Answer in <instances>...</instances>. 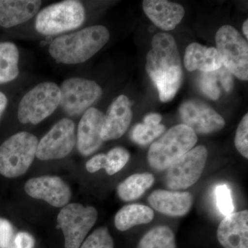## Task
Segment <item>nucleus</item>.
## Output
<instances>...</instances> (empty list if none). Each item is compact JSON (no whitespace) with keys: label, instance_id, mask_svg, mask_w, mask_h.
<instances>
[{"label":"nucleus","instance_id":"c85d7f7f","mask_svg":"<svg viewBox=\"0 0 248 248\" xmlns=\"http://www.w3.org/2000/svg\"><path fill=\"white\" fill-rule=\"evenodd\" d=\"M217 205L218 210L225 217L234 213V206L232 198L231 191L225 184L217 186L215 190Z\"/></svg>","mask_w":248,"mask_h":248},{"label":"nucleus","instance_id":"c756f323","mask_svg":"<svg viewBox=\"0 0 248 248\" xmlns=\"http://www.w3.org/2000/svg\"><path fill=\"white\" fill-rule=\"evenodd\" d=\"M236 150L244 157L248 158V115L243 117L236 130L234 138Z\"/></svg>","mask_w":248,"mask_h":248},{"label":"nucleus","instance_id":"a878e982","mask_svg":"<svg viewBox=\"0 0 248 248\" xmlns=\"http://www.w3.org/2000/svg\"><path fill=\"white\" fill-rule=\"evenodd\" d=\"M130 153L123 147H115L106 154L105 170L113 175L125 167L130 159Z\"/></svg>","mask_w":248,"mask_h":248},{"label":"nucleus","instance_id":"f8f14e48","mask_svg":"<svg viewBox=\"0 0 248 248\" xmlns=\"http://www.w3.org/2000/svg\"><path fill=\"white\" fill-rule=\"evenodd\" d=\"M183 124L196 134H209L224 128V119L208 104L197 100H188L179 108Z\"/></svg>","mask_w":248,"mask_h":248},{"label":"nucleus","instance_id":"4468645a","mask_svg":"<svg viewBox=\"0 0 248 248\" xmlns=\"http://www.w3.org/2000/svg\"><path fill=\"white\" fill-rule=\"evenodd\" d=\"M104 113L94 107L90 108L83 114L78 124L76 145L80 154L89 156L102 146L101 137Z\"/></svg>","mask_w":248,"mask_h":248},{"label":"nucleus","instance_id":"1a4fd4ad","mask_svg":"<svg viewBox=\"0 0 248 248\" xmlns=\"http://www.w3.org/2000/svg\"><path fill=\"white\" fill-rule=\"evenodd\" d=\"M208 150L204 146L194 147L174 161L166 170L165 182L170 190H186L202 177L207 159Z\"/></svg>","mask_w":248,"mask_h":248},{"label":"nucleus","instance_id":"f257e3e1","mask_svg":"<svg viewBox=\"0 0 248 248\" xmlns=\"http://www.w3.org/2000/svg\"><path fill=\"white\" fill-rule=\"evenodd\" d=\"M152 49L147 54L146 68L156 86L160 100H172L183 81L180 55L175 40L166 32H158L153 37Z\"/></svg>","mask_w":248,"mask_h":248},{"label":"nucleus","instance_id":"f03ea898","mask_svg":"<svg viewBox=\"0 0 248 248\" xmlns=\"http://www.w3.org/2000/svg\"><path fill=\"white\" fill-rule=\"evenodd\" d=\"M110 32L104 26L94 25L59 36L49 46L50 56L59 63L73 65L84 63L108 42Z\"/></svg>","mask_w":248,"mask_h":248},{"label":"nucleus","instance_id":"b1692460","mask_svg":"<svg viewBox=\"0 0 248 248\" xmlns=\"http://www.w3.org/2000/svg\"><path fill=\"white\" fill-rule=\"evenodd\" d=\"M162 117L158 113H150L144 117L143 124L134 127L131 138L134 142L141 146H146L155 141L164 133L166 127L160 122Z\"/></svg>","mask_w":248,"mask_h":248},{"label":"nucleus","instance_id":"473e14b6","mask_svg":"<svg viewBox=\"0 0 248 248\" xmlns=\"http://www.w3.org/2000/svg\"><path fill=\"white\" fill-rule=\"evenodd\" d=\"M106 154H97L93 156L87 161L86 164V169L88 172L94 173L100 170L101 169H105Z\"/></svg>","mask_w":248,"mask_h":248},{"label":"nucleus","instance_id":"0eeeda50","mask_svg":"<svg viewBox=\"0 0 248 248\" xmlns=\"http://www.w3.org/2000/svg\"><path fill=\"white\" fill-rule=\"evenodd\" d=\"M217 50L223 66L232 75L244 81L248 79V42L239 31L230 25H224L217 31Z\"/></svg>","mask_w":248,"mask_h":248},{"label":"nucleus","instance_id":"393cba45","mask_svg":"<svg viewBox=\"0 0 248 248\" xmlns=\"http://www.w3.org/2000/svg\"><path fill=\"white\" fill-rule=\"evenodd\" d=\"M138 248H177L175 236L169 226H155L142 236Z\"/></svg>","mask_w":248,"mask_h":248},{"label":"nucleus","instance_id":"dca6fc26","mask_svg":"<svg viewBox=\"0 0 248 248\" xmlns=\"http://www.w3.org/2000/svg\"><path fill=\"white\" fill-rule=\"evenodd\" d=\"M217 239L224 248H248V211L233 213L222 220Z\"/></svg>","mask_w":248,"mask_h":248},{"label":"nucleus","instance_id":"5701e85b","mask_svg":"<svg viewBox=\"0 0 248 248\" xmlns=\"http://www.w3.org/2000/svg\"><path fill=\"white\" fill-rule=\"evenodd\" d=\"M19 53L12 42H0V84L14 81L19 74Z\"/></svg>","mask_w":248,"mask_h":248},{"label":"nucleus","instance_id":"7c9ffc66","mask_svg":"<svg viewBox=\"0 0 248 248\" xmlns=\"http://www.w3.org/2000/svg\"><path fill=\"white\" fill-rule=\"evenodd\" d=\"M12 223L7 219L0 218V248H10L14 239Z\"/></svg>","mask_w":248,"mask_h":248},{"label":"nucleus","instance_id":"e433bc0d","mask_svg":"<svg viewBox=\"0 0 248 248\" xmlns=\"http://www.w3.org/2000/svg\"><path fill=\"white\" fill-rule=\"evenodd\" d=\"M15 248L14 247V246H11V248Z\"/></svg>","mask_w":248,"mask_h":248},{"label":"nucleus","instance_id":"9d476101","mask_svg":"<svg viewBox=\"0 0 248 248\" xmlns=\"http://www.w3.org/2000/svg\"><path fill=\"white\" fill-rule=\"evenodd\" d=\"M60 89V106L69 116L84 113L102 95V89L99 84L93 80L84 78L65 79Z\"/></svg>","mask_w":248,"mask_h":248},{"label":"nucleus","instance_id":"72a5a7b5","mask_svg":"<svg viewBox=\"0 0 248 248\" xmlns=\"http://www.w3.org/2000/svg\"><path fill=\"white\" fill-rule=\"evenodd\" d=\"M217 72H218V79H219L222 87L226 93L231 92L234 86V81H233L232 73L223 66H222L219 69L217 70Z\"/></svg>","mask_w":248,"mask_h":248},{"label":"nucleus","instance_id":"20e7f679","mask_svg":"<svg viewBox=\"0 0 248 248\" xmlns=\"http://www.w3.org/2000/svg\"><path fill=\"white\" fill-rule=\"evenodd\" d=\"M39 140L28 132L10 137L0 146V174L7 178L24 175L36 157Z\"/></svg>","mask_w":248,"mask_h":248},{"label":"nucleus","instance_id":"cd10ccee","mask_svg":"<svg viewBox=\"0 0 248 248\" xmlns=\"http://www.w3.org/2000/svg\"><path fill=\"white\" fill-rule=\"evenodd\" d=\"M218 81L219 79L217 71L202 73L199 79V87L205 96L217 100L221 95V90L217 84Z\"/></svg>","mask_w":248,"mask_h":248},{"label":"nucleus","instance_id":"f704fd0d","mask_svg":"<svg viewBox=\"0 0 248 248\" xmlns=\"http://www.w3.org/2000/svg\"><path fill=\"white\" fill-rule=\"evenodd\" d=\"M8 106V99L6 94L0 92V119L2 117L3 114L6 110Z\"/></svg>","mask_w":248,"mask_h":248},{"label":"nucleus","instance_id":"39448f33","mask_svg":"<svg viewBox=\"0 0 248 248\" xmlns=\"http://www.w3.org/2000/svg\"><path fill=\"white\" fill-rule=\"evenodd\" d=\"M86 12L82 3L66 0L41 10L35 19V29L44 35H55L75 30L82 25Z\"/></svg>","mask_w":248,"mask_h":248},{"label":"nucleus","instance_id":"aec40b11","mask_svg":"<svg viewBox=\"0 0 248 248\" xmlns=\"http://www.w3.org/2000/svg\"><path fill=\"white\" fill-rule=\"evenodd\" d=\"M184 65L188 71L199 70L202 73L216 71L223 66L216 48H207L199 43L190 44L186 48Z\"/></svg>","mask_w":248,"mask_h":248},{"label":"nucleus","instance_id":"c9c22d12","mask_svg":"<svg viewBox=\"0 0 248 248\" xmlns=\"http://www.w3.org/2000/svg\"><path fill=\"white\" fill-rule=\"evenodd\" d=\"M243 31L246 38H248V20L245 21L243 25Z\"/></svg>","mask_w":248,"mask_h":248},{"label":"nucleus","instance_id":"ddd939ff","mask_svg":"<svg viewBox=\"0 0 248 248\" xmlns=\"http://www.w3.org/2000/svg\"><path fill=\"white\" fill-rule=\"evenodd\" d=\"M24 189L32 198L45 201L55 208L64 207L72 197L69 186L57 176L32 178L26 183Z\"/></svg>","mask_w":248,"mask_h":248},{"label":"nucleus","instance_id":"7ed1b4c3","mask_svg":"<svg viewBox=\"0 0 248 248\" xmlns=\"http://www.w3.org/2000/svg\"><path fill=\"white\" fill-rule=\"evenodd\" d=\"M197 142V134L187 125L173 126L152 143L148 153V164L156 170H166L174 161L192 150Z\"/></svg>","mask_w":248,"mask_h":248},{"label":"nucleus","instance_id":"4be33fe9","mask_svg":"<svg viewBox=\"0 0 248 248\" xmlns=\"http://www.w3.org/2000/svg\"><path fill=\"white\" fill-rule=\"evenodd\" d=\"M154 182L155 177L151 173L132 174L117 186V195L124 202L138 200L152 187Z\"/></svg>","mask_w":248,"mask_h":248},{"label":"nucleus","instance_id":"6ab92c4d","mask_svg":"<svg viewBox=\"0 0 248 248\" xmlns=\"http://www.w3.org/2000/svg\"><path fill=\"white\" fill-rule=\"evenodd\" d=\"M37 0H0V27L11 28L27 22L40 11Z\"/></svg>","mask_w":248,"mask_h":248},{"label":"nucleus","instance_id":"6e6552de","mask_svg":"<svg viewBox=\"0 0 248 248\" xmlns=\"http://www.w3.org/2000/svg\"><path fill=\"white\" fill-rule=\"evenodd\" d=\"M97 217V210L93 206L72 203L63 207L57 220L64 235L65 248H79Z\"/></svg>","mask_w":248,"mask_h":248},{"label":"nucleus","instance_id":"a211bd4d","mask_svg":"<svg viewBox=\"0 0 248 248\" xmlns=\"http://www.w3.org/2000/svg\"><path fill=\"white\" fill-rule=\"evenodd\" d=\"M143 9L152 22L164 31L175 29L185 16L182 5L165 0H144Z\"/></svg>","mask_w":248,"mask_h":248},{"label":"nucleus","instance_id":"2eb2a0df","mask_svg":"<svg viewBox=\"0 0 248 248\" xmlns=\"http://www.w3.org/2000/svg\"><path fill=\"white\" fill-rule=\"evenodd\" d=\"M133 118L131 103L124 94L116 98L103 119L101 137L103 141L122 138L128 130Z\"/></svg>","mask_w":248,"mask_h":248},{"label":"nucleus","instance_id":"f3484780","mask_svg":"<svg viewBox=\"0 0 248 248\" xmlns=\"http://www.w3.org/2000/svg\"><path fill=\"white\" fill-rule=\"evenodd\" d=\"M148 203L156 211L170 217H182L190 211L193 197L190 192L156 190L148 198Z\"/></svg>","mask_w":248,"mask_h":248},{"label":"nucleus","instance_id":"2f4dec72","mask_svg":"<svg viewBox=\"0 0 248 248\" xmlns=\"http://www.w3.org/2000/svg\"><path fill=\"white\" fill-rule=\"evenodd\" d=\"M35 241L33 236L26 232H20L14 236L12 246L15 248H33Z\"/></svg>","mask_w":248,"mask_h":248},{"label":"nucleus","instance_id":"bb28decb","mask_svg":"<svg viewBox=\"0 0 248 248\" xmlns=\"http://www.w3.org/2000/svg\"><path fill=\"white\" fill-rule=\"evenodd\" d=\"M79 248H115L114 241L106 227H101L93 231L84 240Z\"/></svg>","mask_w":248,"mask_h":248},{"label":"nucleus","instance_id":"9b49d317","mask_svg":"<svg viewBox=\"0 0 248 248\" xmlns=\"http://www.w3.org/2000/svg\"><path fill=\"white\" fill-rule=\"evenodd\" d=\"M76 145V124L70 119H62L39 141L36 157L42 161L62 159Z\"/></svg>","mask_w":248,"mask_h":248},{"label":"nucleus","instance_id":"412c9836","mask_svg":"<svg viewBox=\"0 0 248 248\" xmlns=\"http://www.w3.org/2000/svg\"><path fill=\"white\" fill-rule=\"evenodd\" d=\"M153 209L141 204H129L120 209L115 217V226L118 231H128L134 226L147 224L154 218Z\"/></svg>","mask_w":248,"mask_h":248},{"label":"nucleus","instance_id":"423d86ee","mask_svg":"<svg viewBox=\"0 0 248 248\" xmlns=\"http://www.w3.org/2000/svg\"><path fill=\"white\" fill-rule=\"evenodd\" d=\"M60 86L52 81H44L28 91L21 99L17 117L22 124L32 125L43 122L60 106Z\"/></svg>","mask_w":248,"mask_h":248}]
</instances>
